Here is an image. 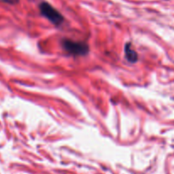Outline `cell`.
<instances>
[{
  "instance_id": "cell-1",
  "label": "cell",
  "mask_w": 174,
  "mask_h": 174,
  "mask_svg": "<svg viewBox=\"0 0 174 174\" xmlns=\"http://www.w3.org/2000/svg\"><path fill=\"white\" fill-rule=\"evenodd\" d=\"M63 49L68 53L74 56H84L89 51V46L84 42L73 41L68 39H64L62 41Z\"/></svg>"
},
{
  "instance_id": "cell-2",
  "label": "cell",
  "mask_w": 174,
  "mask_h": 174,
  "mask_svg": "<svg viewBox=\"0 0 174 174\" xmlns=\"http://www.w3.org/2000/svg\"><path fill=\"white\" fill-rule=\"evenodd\" d=\"M39 9L41 14L56 26H60L64 21L62 14L48 3H42L39 5Z\"/></svg>"
},
{
  "instance_id": "cell-3",
  "label": "cell",
  "mask_w": 174,
  "mask_h": 174,
  "mask_svg": "<svg viewBox=\"0 0 174 174\" xmlns=\"http://www.w3.org/2000/svg\"><path fill=\"white\" fill-rule=\"evenodd\" d=\"M125 56L128 62L136 63L138 59V55L136 50L133 49V44L131 43H127L125 46Z\"/></svg>"
}]
</instances>
